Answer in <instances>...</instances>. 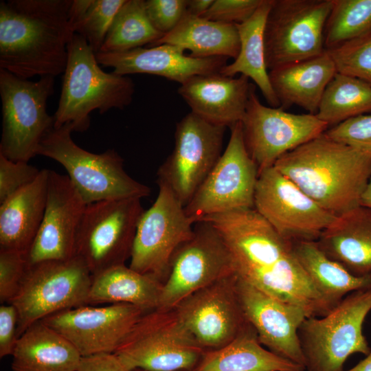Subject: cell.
<instances>
[{
    "instance_id": "6da1fadb",
    "label": "cell",
    "mask_w": 371,
    "mask_h": 371,
    "mask_svg": "<svg viewBox=\"0 0 371 371\" xmlns=\"http://www.w3.org/2000/svg\"><path fill=\"white\" fill-rule=\"evenodd\" d=\"M202 220L212 223L221 234L238 278L301 307L308 317L323 316L332 309L298 261L293 243L281 236L254 208Z\"/></svg>"
},
{
    "instance_id": "7a4b0ae2",
    "label": "cell",
    "mask_w": 371,
    "mask_h": 371,
    "mask_svg": "<svg viewBox=\"0 0 371 371\" xmlns=\"http://www.w3.org/2000/svg\"><path fill=\"white\" fill-rule=\"evenodd\" d=\"M71 0H9L0 3V69L29 79L64 73L74 34Z\"/></svg>"
},
{
    "instance_id": "3957f363",
    "label": "cell",
    "mask_w": 371,
    "mask_h": 371,
    "mask_svg": "<svg viewBox=\"0 0 371 371\" xmlns=\"http://www.w3.org/2000/svg\"><path fill=\"white\" fill-rule=\"evenodd\" d=\"M321 207L339 216L360 205L371 155L326 133L289 151L273 166Z\"/></svg>"
},
{
    "instance_id": "277c9868",
    "label": "cell",
    "mask_w": 371,
    "mask_h": 371,
    "mask_svg": "<svg viewBox=\"0 0 371 371\" xmlns=\"http://www.w3.org/2000/svg\"><path fill=\"white\" fill-rule=\"evenodd\" d=\"M54 128L69 124L73 131H85L90 126L92 111L102 114L111 109H123L133 100V80L103 71L95 52L78 34L74 33L68 44Z\"/></svg>"
},
{
    "instance_id": "5b68a950",
    "label": "cell",
    "mask_w": 371,
    "mask_h": 371,
    "mask_svg": "<svg viewBox=\"0 0 371 371\" xmlns=\"http://www.w3.org/2000/svg\"><path fill=\"white\" fill-rule=\"evenodd\" d=\"M69 124L54 128L43 138L37 150L55 160L66 170L67 177L85 203L111 199L143 198L150 189L130 177L124 160L114 150L95 154L77 145Z\"/></svg>"
},
{
    "instance_id": "8992f818",
    "label": "cell",
    "mask_w": 371,
    "mask_h": 371,
    "mask_svg": "<svg viewBox=\"0 0 371 371\" xmlns=\"http://www.w3.org/2000/svg\"><path fill=\"white\" fill-rule=\"evenodd\" d=\"M371 311V287L353 291L326 315L306 317L298 329L306 371H344L354 353L371 349L363 325Z\"/></svg>"
},
{
    "instance_id": "52a82bcc",
    "label": "cell",
    "mask_w": 371,
    "mask_h": 371,
    "mask_svg": "<svg viewBox=\"0 0 371 371\" xmlns=\"http://www.w3.org/2000/svg\"><path fill=\"white\" fill-rule=\"evenodd\" d=\"M54 87V76L32 81L0 69V154L12 161L26 162L37 155L41 142L54 128V115L47 111Z\"/></svg>"
},
{
    "instance_id": "ba28073f",
    "label": "cell",
    "mask_w": 371,
    "mask_h": 371,
    "mask_svg": "<svg viewBox=\"0 0 371 371\" xmlns=\"http://www.w3.org/2000/svg\"><path fill=\"white\" fill-rule=\"evenodd\" d=\"M93 276L79 258L27 265L9 304L18 313L16 335L57 312L89 304Z\"/></svg>"
},
{
    "instance_id": "9c48e42d",
    "label": "cell",
    "mask_w": 371,
    "mask_h": 371,
    "mask_svg": "<svg viewBox=\"0 0 371 371\" xmlns=\"http://www.w3.org/2000/svg\"><path fill=\"white\" fill-rule=\"evenodd\" d=\"M205 350L174 308L145 313L114 352L132 370L190 371Z\"/></svg>"
},
{
    "instance_id": "30bf717a",
    "label": "cell",
    "mask_w": 371,
    "mask_h": 371,
    "mask_svg": "<svg viewBox=\"0 0 371 371\" xmlns=\"http://www.w3.org/2000/svg\"><path fill=\"white\" fill-rule=\"evenodd\" d=\"M144 212L140 198L104 200L85 207L74 245L92 276L124 265L131 258L139 221Z\"/></svg>"
},
{
    "instance_id": "8fae6325",
    "label": "cell",
    "mask_w": 371,
    "mask_h": 371,
    "mask_svg": "<svg viewBox=\"0 0 371 371\" xmlns=\"http://www.w3.org/2000/svg\"><path fill=\"white\" fill-rule=\"evenodd\" d=\"M333 0H272L265 28L269 71L326 52L324 31Z\"/></svg>"
},
{
    "instance_id": "7c38bea8",
    "label": "cell",
    "mask_w": 371,
    "mask_h": 371,
    "mask_svg": "<svg viewBox=\"0 0 371 371\" xmlns=\"http://www.w3.org/2000/svg\"><path fill=\"white\" fill-rule=\"evenodd\" d=\"M230 129L223 153L184 207L194 223L210 216L254 208L259 170L246 148L241 122Z\"/></svg>"
},
{
    "instance_id": "4fadbf2b",
    "label": "cell",
    "mask_w": 371,
    "mask_h": 371,
    "mask_svg": "<svg viewBox=\"0 0 371 371\" xmlns=\"http://www.w3.org/2000/svg\"><path fill=\"white\" fill-rule=\"evenodd\" d=\"M158 195L139 221L129 267L161 283L177 249L194 234V221L166 185L157 182Z\"/></svg>"
},
{
    "instance_id": "5bb4252c",
    "label": "cell",
    "mask_w": 371,
    "mask_h": 371,
    "mask_svg": "<svg viewBox=\"0 0 371 371\" xmlns=\"http://www.w3.org/2000/svg\"><path fill=\"white\" fill-rule=\"evenodd\" d=\"M232 274V257L221 234L210 222L199 221L192 237L172 257L157 308H174L193 293Z\"/></svg>"
},
{
    "instance_id": "9a60e30c",
    "label": "cell",
    "mask_w": 371,
    "mask_h": 371,
    "mask_svg": "<svg viewBox=\"0 0 371 371\" xmlns=\"http://www.w3.org/2000/svg\"><path fill=\"white\" fill-rule=\"evenodd\" d=\"M225 128L191 111L177 124L173 150L159 167L157 182L169 187L184 207L221 157Z\"/></svg>"
},
{
    "instance_id": "2e32d148",
    "label": "cell",
    "mask_w": 371,
    "mask_h": 371,
    "mask_svg": "<svg viewBox=\"0 0 371 371\" xmlns=\"http://www.w3.org/2000/svg\"><path fill=\"white\" fill-rule=\"evenodd\" d=\"M246 148L259 173L284 155L324 133L328 125L315 115L295 114L262 104L251 84L241 122Z\"/></svg>"
},
{
    "instance_id": "e0dca14e",
    "label": "cell",
    "mask_w": 371,
    "mask_h": 371,
    "mask_svg": "<svg viewBox=\"0 0 371 371\" xmlns=\"http://www.w3.org/2000/svg\"><path fill=\"white\" fill-rule=\"evenodd\" d=\"M254 209L281 236L293 243L317 241L337 217L274 166L259 173Z\"/></svg>"
},
{
    "instance_id": "ac0fdd59",
    "label": "cell",
    "mask_w": 371,
    "mask_h": 371,
    "mask_svg": "<svg viewBox=\"0 0 371 371\" xmlns=\"http://www.w3.org/2000/svg\"><path fill=\"white\" fill-rule=\"evenodd\" d=\"M174 309L205 351L227 345L251 327L240 302L235 273L193 293Z\"/></svg>"
},
{
    "instance_id": "d6986e66",
    "label": "cell",
    "mask_w": 371,
    "mask_h": 371,
    "mask_svg": "<svg viewBox=\"0 0 371 371\" xmlns=\"http://www.w3.org/2000/svg\"><path fill=\"white\" fill-rule=\"evenodd\" d=\"M148 311L117 303L87 305L54 313L41 320L69 341L82 357L114 353L137 320Z\"/></svg>"
},
{
    "instance_id": "ffe728a7",
    "label": "cell",
    "mask_w": 371,
    "mask_h": 371,
    "mask_svg": "<svg viewBox=\"0 0 371 371\" xmlns=\"http://www.w3.org/2000/svg\"><path fill=\"white\" fill-rule=\"evenodd\" d=\"M86 205L67 175L49 170L45 213L25 256L27 265L74 256L76 236Z\"/></svg>"
},
{
    "instance_id": "44dd1931",
    "label": "cell",
    "mask_w": 371,
    "mask_h": 371,
    "mask_svg": "<svg viewBox=\"0 0 371 371\" xmlns=\"http://www.w3.org/2000/svg\"><path fill=\"white\" fill-rule=\"evenodd\" d=\"M236 286L245 316L256 330L259 342L279 357L304 367L298 329L308 317L306 311L273 297L237 276Z\"/></svg>"
},
{
    "instance_id": "7402d4cb",
    "label": "cell",
    "mask_w": 371,
    "mask_h": 371,
    "mask_svg": "<svg viewBox=\"0 0 371 371\" xmlns=\"http://www.w3.org/2000/svg\"><path fill=\"white\" fill-rule=\"evenodd\" d=\"M182 47L170 44L142 47L123 52L95 54L100 65L126 76L146 74L166 78L181 85L192 77L220 72L227 65L225 57L194 58L186 55Z\"/></svg>"
},
{
    "instance_id": "603a6c76",
    "label": "cell",
    "mask_w": 371,
    "mask_h": 371,
    "mask_svg": "<svg viewBox=\"0 0 371 371\" xmlns=\"http://www.w3.org/2000/svg\"><path fill=\"white\" fill-rule=\"evenodd\" d=\"M249 80L220 72L197 75L182 83L178 93L191 112L212 124L230 128L245 116L251 86Z\"/></svg>"
},
{
    "instance_id": "cb8c5ba5",
    "label": "cell",
    "mask_w": 371,
    "mask_h": 371,
    "mask_svg": "<svg viewBox=\"0 0 371 371\" xmlns=\"http://www.w3.org/2000/svg\"><path fill=\"white\" fill-rule=\"evenodd\" d=\"M48 169L0 203V250L27 255L41 226L46 205Z\"/></svg>"
},
{
    "instance_id": "d4e9b609",
    "label": "cell",
    "mask_w": 371,
    "mask_h": 371,
    "mask_svg": "<svg viewBox=\"0 0 371 371\" xmlns=\"http://www.w3.org/2000/svg\"><path fill=\"white\" fill-rule=\"evenodd\" d=\"M337 71L330 54L269 71L272 88L284 109L297 105L316 115L325 89Z\"/></svg>"
},
{
    "instance_id": "484cf974",
    "label": "cell",
    "mask_w": 371,
    "mask_h": 371,
    "mask_svg": "<svg viewBox=\"0 0 371 371\" xmlns=\"http://www.w3.org/2000/svg\"><path fill=\"white\" fill-rule=\"evenodd\" d=\"M316 242L351 273H371V209L359 205L337 216Z\"/></svg>"
},
{
    "instance_id": "4316f807",
    "label": "cell",
    "mask_w": 371,
    "mask_h": 371,
    "mask_svg": "<svg viewBox=\"0 0 371 371\" xmlns=\"http://www.w3.org/2000/svg\"><path fill=\"white\" fill-rule=\"evenodd\" d=\"M12 371H77L82 356L55 330L39 321L17 339Z\"/></svg>"
},
{
    "instance_id": "83f0119b",
    "label": "cell",
    "mask_w": 371,
    "mask_h": 371,
    "mask_svg": "<svg viewBox=\"0 0 371 371\" xmlns=\"http://www.w3.org/2000/svg\"><path fill=\"white\" fill-rule=\"evenodd\" d=\"M305 368L274 354L259 342L251 326L227 345L205 351L190 371H304Z\"/></svg>"
},
{
    "instance_id": "f1b7e54d",
    "label": "cell",
    "mask_w": 371,
    "mask_h": 371,
    "mask_svg": "<svg viewBox=\"0 0 371 371\" xmlns=\"http://www.w3.org/2000/svg\"><path fill=\"white\" fill-rule=\"evenodd\" d=\"M170 44L191 52L194 58H236L240 38L236 25L195 16L187 12L178 25L148 47Z\"/></svg>"
},
{
    "instance_id": "f546056e",
    "label": "cell",
    "mask_w": 371,
    "mask_h": 371,
    "mask_svg": "<svg viewBox=\"0 0 371 371\" xmlns=\"http://www.w3.org/2000/svg\"><path fill=\"white\" fill-rule=\"evenodd\" d=\"M272 0H263L253 15L242 23L236 24L240 51L234 61L226 65L221 74L234 77L237 74L251 79L271 107L280 103L272 88L267 67L265 45V28Z\"/></svg>"
},
{
    "instance_id": "4dcf8cb0",
    "label": "cell",
    "mask_w": 371,
    "mask_h": 371,
    "mask_svg": "<svg viewBox=\"0 0 371 371\" xmlns=\"http://www.w3.org/2000/svg\"><path fill=\"white\" fill-rule=\"evenodd\" d=\"M162 283L124 265L93 276L89 304L124 303L146 311L158 308Z\"/></svg>"
},
{
    "instance_id": "1f68e13d",
    "label": "cell",
    "mask_w": 371,
    "mask_h": 371,
    "mask_svg": "<svg viewBox=\"0 0 371 371\" xmlns=\"http://www.w3.org/2000/svg\"><path fill=\"white\" fill-rule=\"evenodd\" d=\"M295 254L331 308L349 293L371 287V273L356 276L330 258L316 241L293 242Z\"/></svg>"
},
{
    "instance_id": "d6a6232c",
    "label": "cell",
    "mask_w": 371,
    "mask_h": 371,
    "mask_svg": "<svg viewBox=\"0 0 371 371\" xmlns=\"http://www.w3.org/2000/svg\"><path fill=\"white\" fill-rule=\"evenodd\" d=\"M366 114H371V85L337 72L325 89L317 117L329 126Z\"/></svg>"
},
{
    "instance_id": "836d02e7",
    "label": "cell",
    "mask_w": 371,
    "mask_h": 371,
    "mask_svg": "<svg viewBox=\"0 0 371 371\" xmlns=\"http://www.w3.org/2000/svg\"><path fill=\"white\" fill-rule=\"evenodd\" d=\"M163 36L151 23L144 0H126L115 16L99 52H127L146 45L149 46Z\"/></svg>"
},
{
    "instance_id": "e575fe53",
    "label": "cell",
    "mask_w": 371,
    "mask_h": 371,
    "mask_svg": "<svg viewBox=\"0 0 371 371\" xmlns=\"http://www.w3.org/2000/svg\"><path fill=\"white\" fill-rule=\"evenodd\" d=\"M371 30V0H333L324 31L326 50Z\"/></svg>"
},
{
    "instance_id": "d590c367",
    "label": "cell",
    "mask_w": 371,
    "mask_h": 371,
    "mask_svg": "<svg viewBox=\"0 0 371 371\" xmlns=\"http://www.w3.org/2000/svg\"><path fill=\"white\" fill-rule=\"evenodd\" d=\"M326 51L337 72L357 78L371 85V30Z\"/></svg>"
},
{
    "instance_id": "8d00e7d4",
    "label": "cell",
    "mask_w": 371,
    "mask_h": 371,
    "mask_svg": "<svg viewBox=\"0 0 371 371\" xmlns=\"http://www.w3.org/2000/svg\"><path fill=\"white\" fill-rule=\"evenodd\" d=\"M126 0H92L74 33L82 36L98 53L106 38L117 12Z\"/></svg>"
},
{
    "instance_id": "74e56055",
    "label": "cell",
    "mask_w": 371,
    "mask_h": 371,
    "mask_svg": "<svg viewBox=\"0 0 371 371\" xmlns=\"http://www.w3.org/2000/svg\"><path fill=\"white\" fill-rule=\"evenodd\" d=\"M325 133L337 142L371 155V114L348 119Z\"/></svg>"
},
{
    "instance_id": "f35d334b",
    "label": "cell",
    "mask_w": 371,
    "mask_h": 371,
    "mask_svg": "<svg viewBox=\"0 0 371 371\" xmlns=\"http://www.w3.org/2000/svg\"><path fill=\"white\" fill-rule=\"evenodd\" d=\"M41 170L28 162L12 161L0 154V203L32 183Z\"/></svg>"
},
{
    "instance_id": "ab89813d",
    "label": "cell",
    "mask_w": 371,
    "mask_h": 371,
    "mask_svg": "<svg viewBox=\"0 0 371 371\" xmlns=\"http://www.w3.org/2000/svg\"><path fill=\"white\" fill-rule=\"evenodd\" d=\"M27 264L25 256L13 251L0 250V301L10 303L17 293Z\"/></svg>"
},
{
    "instance_id": "60d3db41",
    "label": "cell",
    "mask_w": 371,
    "mask_h": 371,
    "mask_svg": "<svg viewBox=\"0 0 371 371\" xmlns=\"http://www.w3.org/2000/svg\"><path fill=\"white\" fill-rule=\"evenodd\" d=\"M148 16L164 36L173 30L187 12V0L145 1Z\"/></svg>"
},
{
    "instance_id": "b9f144b4",
    "label": "cell",
    "mask_w": 371,
    "mask_h": 371,
    "mask_svg": "<svg viewBox=\"0 0 371 371\" xmlns=\"http://www.w3.org/2000/svg\"><path fill=\"white\" fill-rule=\"evenodd\" d=\"M263 0H214L203 18L229 24H239L250 18Z\"/></svg>"
},
{
    "instance_id": "7bdbcfd3",
    "label": "cell",
    "mask_w": 371,
    "mask_h": 371,
    "mask_svg": "<svg viewBox=\"0 0 371 371\" xmlns=\"http://www.w3.org/2000/svg\"><path fill=\"white\" fill-rule=\"evenodd\" d=\"M18 313L10 304L0 306V357L12 355L17 341Z\"/></svg>"
},
{
    "instance_id": "ee69618b",
    "label": "cell",
    "mask_w": 371,
    "mask_h": 371,
    "mask_svg": "<svg viewBox=\"0 0 371 371\" xmlns=\"http://www.w3.org/2000/svg\"><path fill=\"white\" fill-rule=\"evenodd\" d=\"M77 371H131L115 353L82 357Z\"/></svg>"
},
{
    "instance_id": "f6af8a7d",
    "label": "cell",
    "mask_w": 371,
    "mask_h": 371,
    "mask_svg": "<svg viewBox=\"0 0 371 371\" xmlns=\"http://www.w3.org/2000/svg\"><path fill=\"white\" fill-rule=\"evenodd\" d=\"M214 0H187V12L201 17L211 7Z\"/></svg>"
},
{
    "instance_id": "bcb514c9",
    "label": "cell",
    "mask_w": 371,
    "mask_h": 371,
    "mask_svg": "<svg viewBox=\"0 0 371 371\" xmlns=\"http://www.w3.org/2000/svg\"><path fill=\"white\" fill-rule=\"evenodd\" d=\"M360 205L371 209V175L361 194Z\"/></svg>"
},
{
    "instance_id": "7dc6e473",
    "label": "cell",
    "mask_w": 371,
    "mask_h": 371,
    "mask_svg": "<svg viewBox=\"0 0 371 371\" xmlns=\"http://www.w3.org/2000/svg\"><path fill=\"white\" fill-rule=\"evenodd\" d=\"M344 371H371V351L365 359L359 361L355 366Z\"/></svg>"
},
{
    "instance_id": "c3c4849f",
    "label": "cell",
    "mask_w": 371,
    "mask_h": 371,
    "mask_svg": "<svg viewBox=\"0 0 371 371\" xmlns=\"http://www.w3.org/2000/svg\"><path fill=\"white\" fill-rule=\"evenodd\" d=\"M131 371H146V370L137 368V369L132 370Z\"/></svg>"
}]
</instances>
